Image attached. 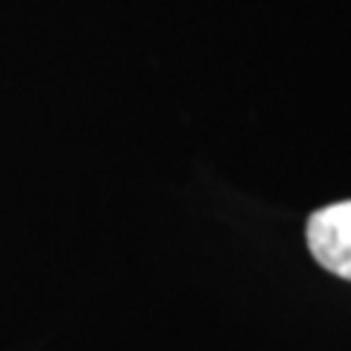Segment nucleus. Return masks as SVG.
I'll return each mask as SVG.
<instances>
[{"label":"nucleus","mask_w":351,"mask_h":351,"mask_svg":"<svg viewBox=\"0 0 351 351\" xmlns=\"http://www.w3.org/2000/svg\"><path fill=\"white\" fill-rule=\"evenodd\" d=\"M307 246L319 267L351 281V202L313 211L307 219Z\"/></svg>","instance_id":"f257e3e1"}]
</instances>
